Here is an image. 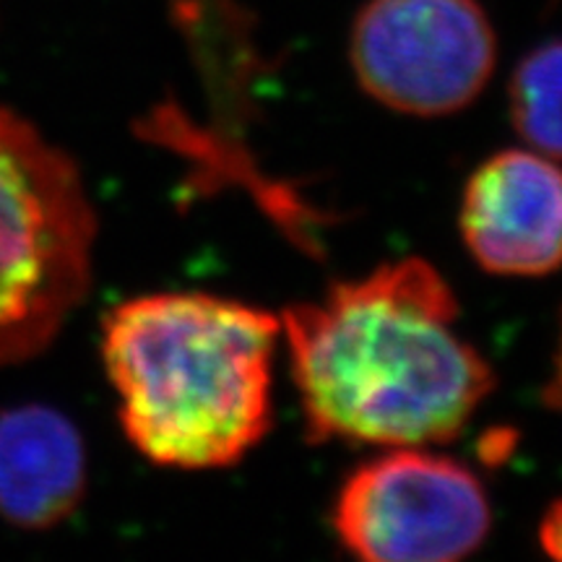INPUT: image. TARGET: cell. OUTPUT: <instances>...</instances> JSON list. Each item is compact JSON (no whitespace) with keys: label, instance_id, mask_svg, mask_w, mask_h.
<instances>
[{"label":"cell","instance_id":"1","mask_svg":"<svg viewBox=\"0 0 562 562\" xmlns=\"http://www.w3.org/2000/svg\"><path fill=\"white\" fill-rule=\"evenodd\" d=\"M279 318L311 442L435 448L495 391L487 357L459 331L453 286L425 258L336 281Z\"/></svg>","mask_w":562,"mask_h":562},{"label":"cell","instance_id":"2","mask_svg":"<svg viewBox=\"0 0 562 562\" xmlns=\"http://www.w3.org/2000/svg\"><path fill=\"white\" fill-rule=\"evenodd\" d=\"M279 313L209 292L131 297L102 321V360L131 446L157 467L243 461L273 425Z\"/></svg>","mask_w":562,"mask_h":562},{"label":"cell","instance_id":"3","mask_svg":"<svg viewBox=\"0 0 562 562\" xmlns=\"http://www.w3.org/2000/svg\"><path fill=\"white\" fill-rule=\"evenodd\" d=\"M94 240L79 165L0 104V368L42 355L87 300Z\"/></svg>","mask_w":562,"mask_h":562},{"label":"cell","instance_id":"4","mask_svg":"<svg viewBox=\"0 0 562 562\" xmlns=\"http://www.w3.org/2000/svg\"><path fill=\"white\" fill-rule=\"evenodd\" d=\"M339 544L368 562H456L487 542L492 505L467 463L432 446L383 448L336 492Z\"/></svg>","mask_w":562,"mask_h":562},{"label":"cell","instance_id":"5","mask_svg":"<svg viewBox=\"0 0 562 562\" xmlns=\"http://www.w3.org/2000/svg\"><path fill=\"white\" fill-rule=\"evenodd\" d=\"M349 63L370 100L409 117H446L487 89L497 34L480 0H368Z\"/></svg>","mask_w":562,"mask_h":562},{"label":"cell","instance_id":"6","mask_svg":"<svg viewBox=\"0 0 562 562\" xmlns=\"http://www.w3.org/2000/svg\"><path fill=\"white\" fill-rule=\"evenodd\" d=\"M461 240L482 271L547 277L562 266V167L533 149L492 154L467 180Z\"/></svg>","mask_w":562,"mask_h":562},{"label":"cell","instance_id":"7","mask_svg":"<svg viewBox=\"0 0 562 562\" xmlns=\"http://www.w3.org/2000/svg\"><path fill=\"white\" fill-rule=\"evenodd\" d=\"M87 448L66 414L42 404L0 414V518L21 529H50L79 508Z\"/></svg>","mask_w":562,"mask_h":562},{"label":"cell","instance_id":"8","mask_svg":"<svg viewBox=\"0 0 562 562\" xmlns=\"http://www.w3.org/2000/svg\"><path fill=\"white\" fill-rule=\"evenodd\" d=\"M510 121L529 149L562 161V40L533 47L508 81Z\"/></svg>","mask_w":562,"mask_h":562},{"label":"cell","instance_id":"9","mask_svg":"<svg viewBox=\"0 0 562 562\" xmlns=\"http://www.w3.org/2000/svg\"><path fill=\"white\" fill-rule=\"evenodd\" d=\"M539 544L550 558L562 560V501L544 510L542 524H539Z\"/></svg>","mask_w":562,"mask_h":562},{"label":"cell","instance_id":"10","mask_svg":"<svg viewBox=\"0 0 562 562\" xmlns=\"http://www.w3.org/2000/svg\"><path fill=\"white\" fill-rule=\"evenodd\" d=\"M542 402L552 409H562V331H560V347L554 351L552 375L542 389Z\"/></svg>","mask_w":562,"mask_h":562}]
</instances>
